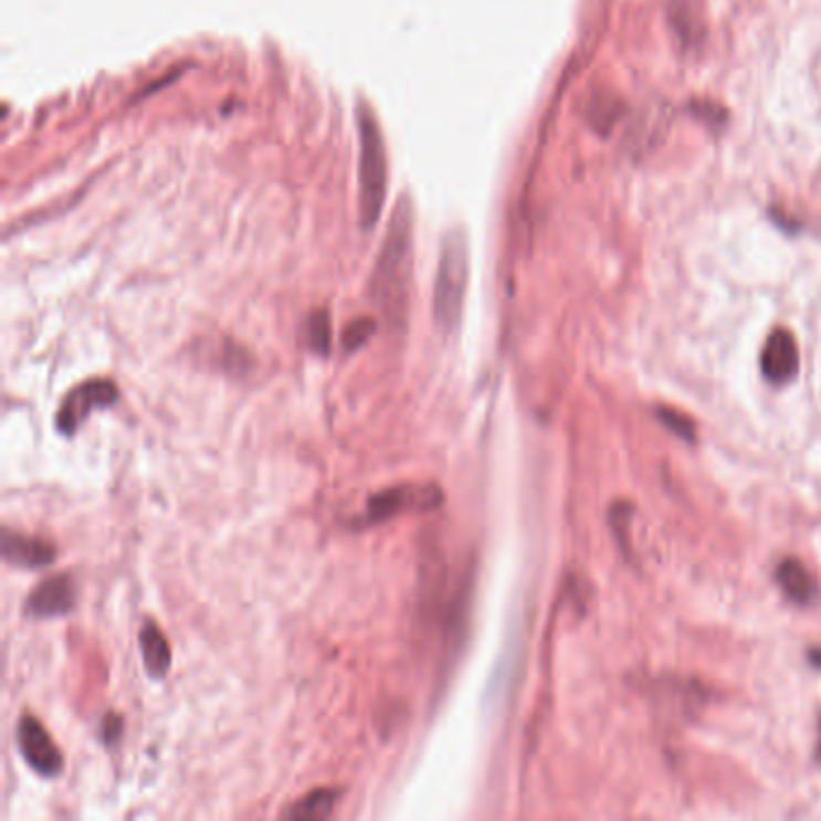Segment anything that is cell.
Instances as JSON below:
<instances>
[{
    "mask_svg": "<svg viewBox=\"0 0 821 821\" xmlns=\"http://www.w3.org/2000/svg\"><path fill=\"white\" fill-rule=\"evenodd\" d=\"M118 733H120V716H114L112 713V716H106L104 720V743L114 745L118 739Z\"/></svg>",
    "mask_w": 821,
    "mask_h": 821,
    "instance_id": "2e32d148",
    "label": "cell"
},
{
    "mask_svg": "<svg viewBox=\"0 0 821 821\" xmlns=\"http://www.w3.org/2000/svg\"><path fill=\"white\" fill-rule=\"evenodd\" d=\"M306 347L320 357L330 352V314L326 308L306 318Z\"/></svg>",
    "mask_w": 821,
    "mask_h": 821,
    "instance_id": "4fadbf2b",
    "label": "cell"
},
{
    "mask_svg": "<svg viewBox=\"0 0 821 821\" xmlns=\"http://www.w3.org/2000/svg\"><path fill=\"white\" fill-rule=\"evenodd\" d=\"M819 759H821V737H819Z\"/></svg>",
    "mask_w": 821,
    "mask_h": 821,
    "instance_id": "e0dca14e",
    "label": "cell"
},
{
    "mask_svg": "<svg viewBox=\"0 0 821 821\" xmlns=\"http://www.w3.org/2000/svg\"><path fill=\"white\" fill-rule=\"evenodd\" d=\"M3 557L22 569H44L56 559V549L42 537H30L22 533H3Z\"/></svg>",
    "mask_w": 821,
    "mask_h": 821,
    "instance_id": "9c48e42d",
    "label": "cell"
},
{
    "mask_svg": "<svg viewBox=\"0 0 821 821\" xmlns=\"http://www.w3.org/2000/svg\"><path fill=\"white\" fill-rule=\"evenodd\" d=\"M776 578H778L780 588L786 590V596L792 602H798V604L814 602L817 583H814V578L810 576V571H807L798 559H786L783 564H780L778 571H776Z\"/></svg>",
    "mask_w": 821,
    "mask_h": 821,
    "instance_id": "30bf717a",
    "label": "cell"
},
{
    "mask_svg": "<svg viewBox=\"0 0 821 821\" xmlns=\"http://www.w3.org/2000/svg\"><path fill=\"white\" fill-rule=\"evenodd\" d=\"M140 651H143V661L150 677H165L171 665V649L165 634L155 627L147 624L140 634Z\"/></svg>",
    "mask_w": 821,
    "mask_h": 821,
    "instance_id": "8fae6325",
    "label": "cell"
},
{
    "mask_svg": "<svg viewBox=\"0 0 821 821\" xmlns=\"http://www.w3.org/2000/svg\"><path fill=\"white\" fill-rule=\"evenodd\" d=\"M340 790L338 788H318L314 792H308L299 802H294L285 817L290 819H299V821H318V819H328L338 804Z\"/></svg>",
    "mask_w": 821,
    "mask_h": 821,
    "instance_id": "7c38bea8",
    "label": "cell"
},
{
    "mask_svg": "<svg viewBox=\"0 0 821 821\" xmlns=\"http://www.w3.org/2000/svg\"><path fill=\"white\" fill-rule=\"evenodd\" d=\"M443 504V492L436 487V484H396V487H388L376 492L369 504H367V514L361 518L365 525H376L396 518L400 514H410V511H417V514H424V511H434Z\"/></svg>",
    "mask_w": 821,
    "mask_h": 821,
    "instance_id": "277c9868",
    "label": "cell"
},
{
    "mask_svg": "<svg viewBox=\"0 0 821 821\" xmlns=\"http://www.w3.org/2000/svg\"><path fill=\"white\" fill-rule=\"evenodd\" d=\"M75 608V586L71 576H51L39 583L27 598V614L36 619H49L69 614Z\"/></svg>",
    "mask_w": 821,
    "mask_h": 821,
    "instance_id": "52a82bcc",
    "label": "cell"
},
{
    "mask_svg": "<svg viewBox=\"0 0 821 821\" xmlns=\"http://www.w3.org/2000/svg\"><path fill=\"white\" fill-rule=\"evenodd\" d=\"M359 130V224L371 229L381 218L386 198V147L379 120L367 102L357 104Z\"/></svg>",
    "mask_w": 821,
    "mask_h": 821,
    "instance_id": "7a4b0ae2",
    "label": "cell"
},
{
    "mask_svg": "<svg viewBox=\"0 0 821 821\" xmlns=\"http://www.w3.org/2000/svg\"><path fill=\"white\" fill-rule=\"evenodd\" d=\"M661 417H663V422H667L670 427H675V429H677V434H680V436H684V439H692V436H694L692 427H690V422L684 420V417H680V414H675V412H670V410H661Z\"/></svg>",
    "mask_w": 821,
    "mask_h": 821,
    "instance_id": "9a60e30c",
    "label": "cell"
},
{
    "mask_svg": "<svg viewBox=\"0 0 821 821\" xmlns=\"http://www.w3.org/2000/svg\"><path fill=\"white\" fill-rule=\"evenodd\" d=\"M116 400H118V388L114 381H106V379L85 381L83 386L71 390L69 398L63 400L61 410L56 412L59 432L65 436L75 434L77 429L85 424L92 410L109 408Z\"/></svg>",
    "mask_w": 821,
    "mask_h": 821,
    "instance_id": "5b68a950",
    "label": "cell"
},
{
    "mask_svg": "<svg viewBox=\"0 0 821 821\" xmlns=\"http://www.w3.org/2000/svg\"><path fill=\"white\" fill-rule=\"evenodd\" d=\"M467 287V244L465 236L451 229L441 244L439 271L434 282V323L439 333L451 335L461 323Z\"/></svg>",
    "mask_w": 821,
    "mask_h": 821,
    "instance_id": "3957f363",
    "label": "cell"
},
{
    "mask_svg": "<svg viewBox=\"0 0 821 821\" xmlns=\"http://www.w3.org/2000/svg\"><path fill=\"white\" fill-rule=\"evenodd\" d=\"M800 369L798 343L788 330H776L761 352V371L771 383H786Z\"/></svg>",
    "mask_w": 821,
    "mask_h": 821,
    "instance_id": "ba28073f",
    "label": "cell"
},
{
    "mask_svg": "<svg viewBox=\"0 0 821 821\" xmlns=\"http://www.w3.org/2000/svg\"><path fill=\"white\" fill-rule=\"evenodd\" d=\"M376 330V323L371 318H355L343 333V349L345 352H355L361 345H367Z\"/></svg>",
    "mask_w": 821,
    "mask_h": 821,
    "instance_id": "5bb4252c",
    "label": "cell"
},
{
    "mask_svg": "<svg viewBox=\"0 0 821 821\" xmlns=\"http://www.w3.org/2000/svg\"><path fill=\"white\" fill-rule=\"evenodd\" d=\"M18 743L24 761L32 766L39 776L53 778L63 769V754L53 745L51 735L42 723L32 716H24L18 725Z\"/></svg>",
    "mask_w": 821,
    "mask_h": 821,
    "instance_id": "8992f818",
    "label": "cell"
},
{
    "mask_svg": "<svg viewBox=\"0 0 821 821\" xmlns=\"http://www.w3.org/2000/svg\"><path fill=\"white\" fill-rule=\"evenodd\" d=\"M410 261H412V203L410 198H400L393 210V218H390L379 263H376L371 277V297L390 323H402V318L408 314Z\"/></svg>",
    "mask_w": 821,
    "mask_h": 821,
    "instance_id": "6da1fadb",
    "label": "cell"
}]
</instances>
